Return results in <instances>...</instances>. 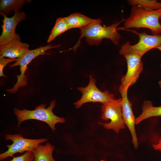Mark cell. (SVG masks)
Returning a JSON list of instances; mask_svg holds the SVG:
<instances>
[{"mask_svg": "<svg viewBox=\"0 0 161 161\" xmlns=\"http://www.w3.org/2000/svg\"><path fill=\"white\" fill-rule=\"evenodd\" d=\"M161 9L153 10L139 5L132 6L129 16L125 19L123 27L118 29L145 28L149 29L153 35L161 34V24L159 19Z\"/></svg>", "mask_w": 161, "mask_h": 161, "instance_id": "cell-1", "label": "cell"}, {"mask_svg": "<svg viewBox=\"0 0 161 161\" xmlns=\"http://www.w3.org/2000/svg\"><path fill=\"white\" fill-rule=\"evenodd\" d=\"M125 19L108 26H103L102 21L91 24L80 28L81 35L77 43L73 47L75 51L80 44V40L86 38V41L90 45H99L103 38L111 40L115 45H118L121 36L118 32L117 27Z\"/></svg>", "mask_w": 161, "mask_h": 161, "instance_id": "cell-2", "label": "cell"}, {"mask_svg": "<svg viewBox=\"0 0 161 161\" xmlns=\"http://www.w3.org/2000/svg\"><path fill=\"white\" fill-rule=\"evenodd\" d=\"M55 104V100H53L50 102L49 105L46 108V105L44 104L36 106L32 110L14 108L13 112L17 117V127L19 128L21 123L25 120L34 119L45 122L52 131H54L56 129L55 124L58 123H64L65 122L64 118L57 116L53 113L52 110Z\"/></svg>", "mask_w": 161, "mask_h": 161, "instance_id": "cell-3", "label": "cell"}, {"mask_svg": "<svg viewBox=\"0 0 161 161\" xmlns=\"http://www.w3.org/2000/svg\"><path fill=\"white\" fill-rule=\"evenodd\" d=\"M89 80L87 86L78 87V90L82 94L81 98L74 103L75 108L78 109L84 104L89 102H100L102 104L115 102L118 99H115L114 95L108 90L100 91L96 86V80L92 76H89Z\"/></svg>", "mask_w": 161, "mask_h": 161, "instance_id": "cell-4", "label": "cell"}, {"mask_svg": "<svg viewBox=\"0 0 161 161\" xmlns=\"http://www.w3.org/2000/svg\"><path fill=\"white\" fill-rule=\"evenodd\" d=\"M137 34L139 40L134 45L128 41L121 46L119 51L120 55L132 53L142 56L147 52L152 49L156 48L161 45V35H150L145 32H139L134 30H127Z\"/></svg>", "mask_w": 161, "mask_h": 161, "instance_id": "cell-5", "label": "cell"}, {"mask_svg": "<svg viewBox=\"0 0 161 161\" xmlns=\"http://www.w3.org/2000/svg\"><path fill=\"white\" fill-rule=\"evenodd\" d=\"M52 44H48L44 47H40L33 50H28L21 56L17 58V60L13 64L10 65V67H13L17 66H20L21 72L20 75H17V80L13 87L6 91L11 93H15L18 91V88L26 86L27 84V78L25 74L28 65L36 57L46 54L45 52L52 48L58 47L60 45L54 46Z\"/></svg>", "mask_w": 161, "mask_h": 161, "instance_id": "cell-6", "label": "cell"}, {"mask_svg": "<svg viewBox=\"0 0 161 161\" xmlns=\"http://www.w3.org/2000/svg\"><path fill=\"white\" fill-rule=\"evenodd\" d=\"M6 140L13 141L11 145H8L6 147L8 148L5 152L0 154V160L2 161L7 157H12L15 154L22 153L24 151H32L38 145L46 142L48 139L41 138L38 139H30L23 137L20 134H7L5 136Z\"/></svg>", "mask_w": 161, "mask_h": 161, "instance_id": "cell-7", "label": "cell"}, {"mask_svg": "<svg viewBox=\"0 0 161 161\" xmlns=\"http://www.w3.org/2000/svg\"><path fill=\"white\" fill-rule=\"evenodd\" d=\"M121 103L122 98H120L115 102L103 104L101 118L105 120L109 119L110 121L108 123H98L105 128L112 129L117 133L121 129H124L125 125L122 117Z\"/></svg>", "mask_w": 161, "mask_h": 161, "instance_id": "cell-8", "label": "cell"}, {"mask_svg": "<svg viewBox=\"0 0 161 161\" xmlns=\"http://www.w3.org/2000/svg\"><path fill=\"white\" fill-rule=\"evenodd\" d=\"M126 61L127 70L126 74L121 78L119 87L120 93L128 91L131 86L138 79L143 69V64L141 57L136 54L129 53L123 55Z\"/></svg>", "mask_w": 161, "mask_h": 161, "instance_id": "cell-9", "label": "cell"}, {"mask_svg": "<svg viewBox=\"0 0 161 161\" xmlns=\"http://www.w3.org/2000/svg\"><path fill=\"white\" fill-rule=\"evenodd\" d=\"M15 14L11 18L1 14L4 16L2 20L3 24L1 26L2 30L0 36V46L6 44L13 40L17 39L21 40L19 35L16 33V28L17 24L26 18V14L24 12H15Z\"/></svg>", "mask_w": 161, "mask_h": 161, "instance_id": "cell-10", "label": "cell"}, {"mask_svg": "<svg viewBox=\"0 0 161 161\" xmlns=\"http://www.w3.org/2000/svg\"><path fill=\"white\" fill-rule=\"evenodd\" d=\"M120 93L122 97L121 106L123 121L130 132L134 148L137 149L138 147V143L135 128V118L132 110V104L128 99L127 91L122 92Z\"/></svg>", "mask_w": 161, "mask_h": 161, "instance_id": "cell-11", "label": "cell"}, {"mask_svg": "<svg viewBox=\"0 0 161 161\" xmlns=\"http://www.w3.org/2000/svg\"><path fill=\"white\" fill-rule=\"evenodd\" d=\"M16 39L0 47V55L11 58H19L28 50L29 45Z\"/></svg>", "mask_w": 161, "mask_h": 161, "instance_id": "cell-12", "label": "cell"}, {"mask_svg": "<svg viewBox=\"0 0 161 161\" xmlns=\"http://www.w3.org/2000/svg\"><path fill=\"white\" fill-rule=\"evenodd\" d=\"M65 18L70 28H81L91 24L102 21L101 18L94 19L79 13H73Z\"/></svg>", "mask_w": 161, "mask_h": 161, "instance_id": "cell-13", "label": "cell"}, {"mask_svg": "<svg viewBox=\"0 0 161 161\" xmlns=\"http://www.w3.org/2000/svg\"><path fill=\"white\" fill-rule=\"evenodd\" d=\"M54 146L49 143L44 145L39 144L33 150L34 161H56L52 156Z\"/></svg>", "mask_w": 161, "mask_h": 161, "instance_id": "cell-14", "label": "cell"}, {"mask_svg": "<svg viewBox=\"0 0 161 161\" xmlns=\"http://www.w3.org/2000/svg\"><path fill=\"white\" fill-rule=\"evenodd\" d=\"M142 110L141 114L135 119V125L150 117H161V106H154L151 101L145 100L143 103Z\"/></svg>", "mask_w": 161, "mask_h": 161, "instance_id": "cell-15", "label": "cell"}, {"mask_svg": "<svg viewBox=\"0 0 161 161\" xmlns=\"http://www.w3.org/2000/svg\"><path fill=\"white\" fill-rule=\"evenodd\" d=\"M27 1L24 0H1L0 14L6 16L11 11L18 12L24 3Z\"/></svg>", "mask_w": 161, "mask_h": 161, "instance_id": "cell-16", "label": "cell"}, {"mask_svg": "<svg viewBox=\"0 0 161 161\" xmlns=\"http://www.w3.org/2000/svg\"><path fill=\"white\" fill-rule=\"evenodd\" d=\"M69 29L70 28L65 17L57 18L47 39V42H50L57 36Z\"/></svg>", "mask_w": 161, "mask_h": 161, "instance_id": "cell-17", "label": "cell"}, {"mask_svg": "<svg viewBox=\"0 0 161 161\" xmlns=\"http://www.w3.org/2000/svg\"><path fill=\"white\" fill-rule=\"evenodd\" d=\"M129 4L132 6L139 5L153 10L161 9V2L156 0H129L127 1Z\"/></svg>", "mask_w": 161, "mask_h": 161, "instance_id": "cell-18", "label": "cell"}, {"mask_svg": "<svg viewBox=\"0 0 161 161\" xmlns=\"http://www.w3.org/2000/svg\"><path fill=\"white\" fill-rule=\"evenodd\" d=\"M34 159L33 152L31 151H27L20 156L13 157L10 161H34Z\"/></svg>", "mask_w": 161, "mask_h": 161, "instance_id": "cell-19", "label": "cell"}, {"mask_svg": "<svg viewBox=\"0 0 161 161\" xmlns=\"http://www.w3.org/2000/svg\"><path fill=\"white\" fill-rule=\"evenodd\" d=\"M17 58H5L4 57L0 55V76L6 77L4 74L3 71L5 66L9 63L11 62L16 61Z\"/></svg>", "mask_w": 161, "mask_h": 161, "instance_id": "cell-20", "label": "cell"}, {"mask_svg": "<svg viewBox=\"0 0 161 161\" xmlns=\"http://www.w3.org/2000/svg\"><path fill=\"white\" fill-rule=\"evenodd\" d=\"M152 146L155 150L161 151V137L159 140L158 143L153 144Z\"/></svg>", "mask_w": 161, "mask_h": 161, "instance_id": "cell-21", "label": "cell"}, {"mask_svg": "<svg viewBox=\"0 0 161 161\" xmlns=\"http://www.w3.org/2000/svg\"><path fill=\"white\" fill-rule=\"evenodd\" d=\"M156 49H157L161 51V45L157 47Z\"/></svg>", "mask_w": 161, "mask_h": 161, "instance_id": "cell-22", "label": "cell"}, {"mask_svg": "<svg viewBox=\"0 0 161 161\" xmlns=\"http://www.w3.org/2000/svg\"><path fill=\"white\" fill-rule=\"evenodd\" d=\"M158 84L160 88L161 89V80H160L158 82Z\"/></svg>", "mask_w": 161, "mask_h": 161, "instance_id": "cell-23", "label": "cell"}, {"mask_svg": "<svg viewBox=\"0 0 161 161\" xmlns=\"http://www.w3.org/2000/svg\"><path fill=\"white\" fill-rule=\"evenodd\" d=\"M100 161H106L104 160H101Z\"/></svg>", "mask_w": 161, "mask_h": 161, "instance_id": "cell-24", "label": "cell"}, {"mask_svg": "<svg viewBox=\"0 0 161 161\" xmlns=\"http://www.w3.org/2000/svg\"><path fill=\"white\" fill-rule=\"evenodd\" d=\"M160 67H161V63H160Z\"/></svg>", "mask_w": 161, "mask_h": 161, "instance_id": "cell-25", "label": "cell"}, {"mask_svg": "<svg viewBox=\"0 0 161 161\" xmlns=\"http://www.w3.org/2000/svg\"><path fill=\"white\" fill-rule=\"evenodd\" d=\"M160 18L161 19V16H160Z\"/></svg>", "mask_w": 161, "mask_h": 161, "instance_id": "cell-26", "label": "cell"}]
</instances>
